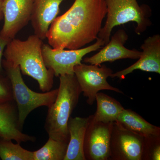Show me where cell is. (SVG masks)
Instances as JSON below:
<instances>
[{
    "instance_id": "obj_1",
    "label": "cell",
    "mask_w": 160,
    "mask_h": 160,
    "mask_svg": "<svg viewBox=\"0 0 160 160\" xmlns=\"http://www.w3.org/2000/svg\"><path fill=\"white\" fill-rule=\"evenodd\" d=\"M106 14L105 0H75L52 23L46 34L49 45L54 49L83 48L98 38Z\"/></svg>"
},
{
    "instance_id": "obj_2",
    "label": "cell",
    "mask_w": 160,
    "mask_h": 160,
    "mask_svg": "<svg viewBox=\"0 0 160 160\" xmlns=\"http://www.w3.org/2000/svg\"><path fill=\"white\" fill-rule=\"evenodd\" d=\"M42 40L36 35L25 41L11 40L6 46L3 56L12 66H19L23 74L37 81L43 92L50 91L53 86V72L46 67L42 52Z\"/></svg>"
},
{
    "instance_id": "obj_3",
    "label": "cell",
    "mask_w": 160,
    "mask_h": 160,
    "mask_svg": "<svg viewBox=\"0 0 160 160\" xmlns=\"http://www.w3.org/2000/svg\"><path fill=\"white\" fill-rule=\"evenodd\" d=\"M57 97L48 107L45 129L49 138L69 143L68 122L79 99L82 90L74 74L60 76Z\"/></svg>"
},
{
    "instance_id": "obj_4",
    "label": "cell",
    "mask_w": 160,
    "mask_h": 160,
    "mask_svg": "<svg viewBox=\"0 0 160 160\" xmlns=\"http://www.w3.org/2000/svg\"><path fill=\"white\" fill-rule=\"evenodd\" d=\"M107 19L98 38L105 42H109L112 29L116 26L130 22L136 23L135 32L141 35L152 25L151 8L146 4L140 5L137 0H105Z\"/></svg>"
},
{
    "instance_id": "obj_5",
    "label": "cell",
    "mask_w": 160,
    "mask_h": 160,
    "mask_svg": "<svg viewBox=\"0 0 160 160\" xmlns=\"http://www.w3.org/2000/svg\"><path fill=\"white\" fill-rule=\"evenodd\" d=\"M2 66L11 83L13 100L17 107L19 124L23 129L26 118L32 111L41 106L49 107L54 102L58 89L43 93L32 91L25 84L19 66H12L5 59L2 60Z\"/></svg>"
},
{
    "instance_id": "obj_6",
    "label": "cell",
    "mask_w": 160,
    "mask_h": 160,
    "mask_svg": "<svg viewBox=\"0 0 160 160\" xmlns=\"http://www.w3.org/2000/svg\"><path fill=\"white\" fill-rule=\"evenodd\" d=\"M104 45V41L98 38L92 45L77 49H54L48 44H43L42 55L46 67L53 72L54 76L58 77L74 74L75 66L82 64L85 56L101 49Z\"/></svg>"
},
{
    "instance_id": "obj_7",
    "label": "cell",
    "mask_w": 160,
    "mask_h": 160,
    "mask_svg": "<svg viewBox=\"0 0 160 160\" xmlns=\"http://www.w3.org/2000/svg\"><path fill=\"white\" fill-rule=\"evenodd\" d=\"M74 73L83 95L87 98L86 102L93 105L96 96L101 90H108L123 94L122 92L109 85L107 79L113 71L107 66L80 64L75 66Z\"/></svg>"
},
{
    "instance_id": "obj_8",
    "label": "cell",
    "mask_w": 160,
    "mask_h": 160,
    "mask_svg": "<svg viewBox=\"0 0 160 160\" xmlns=\"http://www.w3.org/2000/svg\"><path fill=\"white\" fill-rule=\"evenodd\" d=\"M144 138L117 121L113 122L110 140V160H142Z\"/></svg>"
},
{
    "instance_id": "obj_9",
    "label": "cell",
    "mask_w": 160,
    "mask_h": 160,
    "mask_svg": "<svg viewBox=\"0 0 160 160\" xmlns=\"http://www.w3.org/2000/svg\"><path fill=\"white\" fill-rule=\"evenodd\" d=\"M83 152L86 160H110V140L112 123L97 122L90 115Z\"/></svg>"
},
{
    "instance_id": "obj_10",
    "label": "cell",
    "mask_w": 160,
    "mask_h": 160,
    "mask_svg": "<svg viewBox=\"0 0 160 160\" xmlns=\"http://www.w3.org/2000/svg\"><path fill=\"white\" fill-rule=\"evenodd\" d=\"M34 0H3L4 23L0 34L9 40L16 35L31 19Z\"/></svg>"
},
{
    "instance_id": "obj_11",
    "label": "cell",
    "mask_w": 160,
    "mask_h": 160,
    "mask_svg": "<svg viewBox=\"0 0 160 160\" xmlns=\"http://www.w3.org/2000/svg\"><path fill=\"white\" fill-rule=\"evenodd\" d=\"M129 36L125 30H118L111 37V40L98 53L90 57L85 58L83 62L91 65L101 66L102 63L113 62L118 60L138 59L141 55V51L128 49L124 46Z\"/></svg>"
},
{
    "instance_id": "obj_12",
    "label": "cell",
    "mask_w": 160,
    "mask_h": 160,
    "mask_svg": "<svg viewBox=\"0 0 160 160\" xmlns=\"http://www.w3.org/2000/svg\"><path fill=\"white\" fill-rule=\"evenodd\" d=\"M142 51L138 61L126 69L112 74L111 78H125L136 70L160 74V35L154 34L147 38L141 46Z\"/></svg>"
},
{
    "instance_id": "obj_13",
    "label": "cell",
    "mask_w": 160,
    "mask_h": 160,
    "mask_svg": "<svg viewBox=\"0 0 160 160\" xmlns=\"http://www.w3.org/2000/svg\"><path fill=\"white\" fill-rule=\"evenodd\" d=\"M18 122V114L14 101L0 104V138L14 140L19 144L34 142L36 138L23 133Z\"/></svg>"
},
{
    "instance_id": "obj_14",
    "label": "cell",
    "mask_w": 160,
    "mask_h": 160,
    "mask_svg": "<svg viewBox=\"0 0 160 160\" xmlns=\"http://www.w3.org/2000/svg\"><path fill=\"white\" fill-rule=\"evenodd\" d=\"M64 0H34L30 21L34 34L42 40L46 38L49 27L59 12Z\"/></svg>"
},
{
    "instance_id": "obj_15",
    "label": "cell",
    "mask_w": 160,
    "mask_h": 160,
    "mask_svg": "<svg viewBox=\"0 0 160 160\" xmlns=\"http://www.w3.org/2000/svg\"><path fill=\"white\" fill-rule=\"evenodd\" d=\"M89 119L90 116L69 118L67 125L69 139L64 160H86L83 144Z\"/></svg>"
},
{
    "instance_id": "obj_16",
    "label": "cell",
    "mask_w": 160,
    "mask_h": 160,
    "mask_svg": "<svg viewBox=\"0 0 160 160\" xmlns=\"http://www.w3.org/2000/svg\"><path fill=\"white\" fill-rule=\"evenodd\" d=\"M117 121L128 130L143 137L160 135V127L150 124L131 109H123Z\"/></svg>"
},
{
    "instance_id": "obj_17",
    "label": "cell",
    "mask_w": 160,
    "mask_h": 160,
    "mask_svg": "<svg viewBox=\"0 0 160 160\" xmlns=\"http://www.w3.org/2000/svg\"><path fill=\"white\" fill-rule=\"evenodd\" d=\"M97 108L92 118L97 122L112 123L117 120L124 109L121 103L103 92H98L96 96Z\"/></svg>"
},
{
    "instance_id": "obj_18",
    "label": "cell",
    "mask_w": 160,
    "mask_h": 160,
    "mask_svg": "<svg viewBox=\"0 0 160 160\" xmlns=\"http://www.w3.org/2000/svg\"><path fill=\"white\" fill-rule=\"evenodd\" d=\"M68 145L49 138L43 147L33 151V160H64Z\"/></svg>"
},
{
    "instance_id": "obj_19",
    "label": "cell",
    "mask_w": 160,
    "mask_h": 160,
    "mask_svg": "<svg viewBox=\"0 0 160 160\" xmlns=\"http://www.w3.org/2000/svg\"><path fill=\"white\" fill-rule=\"evenodd\" d=\"M0 159L2 160H33V151L24 149L20 144L0 138Z\"/></svg>"
},
{
    "instance_id": "obj_20",
    "label": "cell",
    "mask_w": 160,
    "mask_h": 160,
    "mask_svg": "<svg viewBox=\"0 0 160 160\" xmlns=\"http://www.w3.org/2000/svg\"><path fill=\"white\" fill-rule=\"evenodd\" d=\"M160 160V135L144 137L142 160Z\"/></svg>"
},
{
    "instance_id": "obj_21",
    "label": "cell",
    "mask_w": 160,
    "mask_h": 160,
    "mask_svg": "<svg viewBox=\"0 0 160 160\" xmlns=\"http://www.w3.org/2000/svg\"><path fill=\"white\" fill-rule=\"evenodd\" d=\"M14 101L10 80L6 75L0 76V104Z\"/></svg>"
},
{
    "instance_id": "obj_22",
    "label": "cell",
    "mask_w": 160,
    "mask_h": 160,
    "mask_svg": "<svg viewBox=\"0 0 160 160\" xmlns=\"http://www.w3.org/2000/svg\"><path fill=\"white\" fill-rule=\"evenodd\" d=\"M11 40L3 37L0 34V76L6 75L2 66V58L5 48Z\"/></svg>"
},
{
    "instance_id": "obj_23",
    "label": "cell",
    "mask_w": 160,
    "mask_h": 160,
    "mask_svg": "<svg viewBox=\"0 0 160 160\" xmlns=\"http://www.w3.org/2000/svg\"><path fill=\"white\" fill-rule=\"evenodd\" d=\"M3 0H0V22L4 18L2 9Z\"/></svg>"
}]
</instances>
